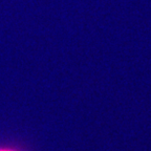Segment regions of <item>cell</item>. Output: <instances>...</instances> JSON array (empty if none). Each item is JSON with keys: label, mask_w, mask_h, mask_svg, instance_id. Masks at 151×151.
Listing matches in <instances>:
<instances>
[{"label": "cell", "mask_w": 151, "mask_h": 151, "mask_svg": "<svg viewBox=\"0 0 151 151\" xmlns=\"http://www.w3.org/2000/svg\"><path fill=\"white\" fill-rule=\"evenodd\" d=\"M2 151H12V150H2Z\"/></svg>", "instance_id": "cell-1"}, {"label": "cell", "mask_w": 151, "mask_h": 151, "mask_svg": "<svg viewBox=\"0 0 151 151\" xmlns=\"http://www.w3.org/2000/svg\"><path fill=\"white\" fill-rule=\"evenodd\" d=\"M0 151H2V150H0Z\"/></svg>", "instance_id": "cell-2"}]
</instances>
